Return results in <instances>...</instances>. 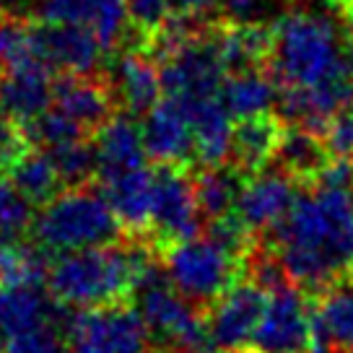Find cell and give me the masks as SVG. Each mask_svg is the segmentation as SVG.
Wrapping results in <instances>:
<instances>
[{
	"label": "cell",
	"mask_w": 353,
	"mask_h": 353,
	"mask_svg": "<svg viewBox=\"0 0 353 353\" xmlns=\"http://www.w3.org/2000/svg\"><path fill=\"white\" fill-rule=\"evenodd\" d=\"M276 252L286 278L325 288L353 270V190L320 185L301 192L276 226Z\"/></svg>",
	"instance_id": "obj_1"
},
{
	"label": "cell",
	"mask_w": 353,
	"mask_h": 353,
	"mask_svg": "<svg viewBox=\"0 0 353 353\" xmlns=\"http://www.w3.org/2000/svg\"><path fill=\"white\" fill-rule=\"evenodd\" d=\"M270 76L278 88L353 81V39L322 11H288L270 26Z\"/></svg>",
	"instance_id": "obj_2"
},
{
	"label": "cell",
	"mask_w": 353,
	"mask_h": 353,
	"mask_svg": "<svg viewBox=\"0 0 353 353\" xmlns=\"http://www.w3.org/2000/svg\"><path fill=\"white\" fill-rule=\"evenodd\" d=\"M151 273L156 265L143 247L112 242L60 254L47 268V288L63 307H107L130 296Z\"/></svg>",
	"instance_id": "obj_3"
},
{
	"label": "cell",
	"mask_w": 353,
	"mask_h": 353,
	"mask_svg": "<svg viewBox=\"0 0 353 353\" xmlns=\"http://www.w3.org/2000/svg\"><path fill=\"white\" fill-rule=\"evenodd\" d=\"M120 221L104 192L70 185L50 198L34 216L32 232L44 252H76L112 244L120 236Z\"/></svg>",
	"instance_id": "obj_4"
},
{
	"label": "cell",
	"mask_w": 353,
	"mask_h": 353,
	"mask_svg": "<svg viewBox=\"0 0 353 353\" xmlns=\"http://www.w3.org/2000/svg\"><path fill=\"white\" fill-rule=\"evenodd\" d=\"M244 257L221 247L213 236H188L166 244L164 276L192 304H213L242 281Z\"/></svg>",
	"instance_id": "obj_5"
},
{
	"label": "cell",
	"mask_w": 353,
	"mask_h": 353,
	"mask_svg": "<svg viewBox=\"0 0 353 353\" xmlns=\"http://www.w3.org/2000/svg\"><path fill=\"white\" fill-rule=\"evenodd\" d=\"M138 291V314L148 332L164 343L169 353H213L208 322L200 317L198 304H192L176 291L166 276L156 270L145 278Z\"/></svg>",
	"instance_id": "obj_6"
},
{
	"label": "cell",
	"mask_w": 353,
	"mask_h": 353,
	"mask_svg": "<svg viewBox=\"0 0 353 353\" xmlns=\"http://www.w3.org/2000/svg\"><path fill=\"white\" fill-rule=\"evenodd\" d=\"M151 332L138 309L107 304L68 322V353H145Z\"/></svg>",
	"instance_id": "obj_7"
},
{
	"label": "cell",
	"mask_w": 353,
	"mask_h": 353,
	"mask_svg": "<svg viewBox=\"0 0 353 353\" xmlns=\"http://www.w3.org/2000/svg\"><path fill=\"white\" fill-rule=\"evenodd\" d=\"M223 81H226V68L221 65L210 39L188 37L161 57L164 97L176 101L179 107L219 99Z\"/></svg>",
	"instance_id": "obj_8"
},
{
	"label": "cell",
	"mask_w": 353,
	"mask_h": 353,
	"mask_svg": "<svg viewBox=\"0 0 353 353\" xmlns=\"http://www.w3.org/2000/svg\"><path fill=\"white\" fill-rule=\"evenodd\" d=\"M252 345L254 353H317L314 312L296 286L283 281L268 291V304Z\"/></svg>",
	"instance_id": "obj_9"
},
{
	"label": "cell",
	"mask_w": 353,
	"mask_h": 353,
	"mask_svg": "<svg viewBox=\"0 0 353 353\" xmlns=\"http://www.w3.org/2000/svg\"><path fill=\"white\" fill-rule=\"evenodd\" d=\"M50 73L52 68L29 52L21 29L16 50L6 63V70L0 73V112H6L19 125H26L50 110L55 91Z\"/></svg>",
	"instance_id": "obj_10"
},
{
	"label": "cell",
	"mask_w": 353,
	"mask_h": 353,
	"mask_svg": "<svg viewBox=\"0 0 353 353\" xmlns=\"http://www.w3.org/2000/svg\"><path fill=\"white\" fill-rule=\"evenodd\" d=\"M23 42L32 55L65 76H91L107 55V47L94 34L65 23H37L23 29Z\"/></svg>",
	"instance_id": "obj_11"
},
{
	"label": "cell",
	"mask_w": 353,
	"mask_h": 353,
	"mask_svg": "<svg viewBox=\"0 0 353 353\" xmlns=\"http://www.w3.org/2000/svg\"><path fill=\"white\" fill-rule=\"evenodd\" d=\"M200 226V208L195 190L182 166L159 164L154 169V210H151V229L156 239L164 244L195 236Z\"/></svg>",
	"instance_id": "obj_12"
},
{
	"label": "cell",
	"mask_w": 353,
	"mask_h": 353,
	"mask_svg": "<svg viewBox=\"0 0 353 353\" xmlns=\"http://www.w3.org/2000/svg\"><path fill=\"white\" fill-rule=\"evenodd\" d=\"M268 291L257 281L252 283H234L229 291H223L213 304L205 322H208L210 341L216 348L236 351L252 343L257 325L263 320Z\"/></svg>",
	"instance_id": "obj_13"
},
{
	"label": "cell",
	"mask_w": 353,
	"mask_h": 353,
	"mask_svg": "<svg viewBox=\"0 0 353 353\" xmlns=\"http://www.w3.org/2000/svg\"><path fill=\"white\" fill-rule=\"evenodd\" d=\"M34 13L39 23L86 29L107 47V52L114 50L130 23L128 0H37Z\"/></svg>",
	"instance_id": "obj_14"
},
{
	"label": "cell",
	"mask_w": 353,
	"mask_h": 353,
	"mask_svg": "<svg viewBox=\"0 0 353 353\" xmlns=\"http://www.w3.org/2000/svg\"><path fill=\"white\" fill-rule=\"evenodd\" d=\"M296 179H291L286 172H252L244 176L239 198L234 205V213L252 229V232H268L288 216L291 205L296 203Z\"/></svg>",
	"instance_id": "obj_15"
},
{
	"label": "cell",
	"mask_w": 353,
	"mask_h": 353,
	"mask_svg": "<svg viewBox=\"0 0 353 353\" xmlns=\"http://www.w3.org/2000/svg\"><path fill=\"white\" fill-rule=\"evenodd\" d=\"M143 145L145 154L156 164L185 166L195 161V130L188 112L176 101L159 99L151 110L143 114Z\"/></svg>",
	"instance_id": "obj_16"
},
{
	"label": "cell",
	"mask_w": 353,
	"mask_h": 353,
	"mask_svg": "<svg viewBox=\"0 0 353 353\" xmlns=\"http://www.w3.org/2000/svg\"><path fill=\"white\" fill-rule=\"evenodd\" d=\"M94 161L99 176H114L145 166V145L141 125L132 120L130 112L112 114L110 120L94 130Z\"/></svg>",
	"instance_id": "obj_17"
},
{
	"label": "cell",
	"mask_w": 353,
	"mask_h": 353,
	"mask_svg": "<svg viewBox=\"0 0 353 353\" xmlns=\"http://www.w3.org/2000/svg\"><path fill=\"white\" fill-rule=\"evenodd\" d=\"M317 353H353V270L325 286L314 307Z\"/></svg>",
	"instance_id": "obj_18"
},
{
	"label": "cell",
	"mask_w": 353,
	"mask_h": 353,
	"mask_svg": "<svg viewBox=\"0 0 353 353\" xmlns=\"http://www.w3.org/2000/svg\"><path fill=\"white\" fill-rule=\"evenodd\" d=\"M110 91L130 114H145L161 99V68L143 52H125L110 70Z\"/></svg>",
	"instance_id": "obj_19"
},
{
	"label": "cell",
	"mask_w": 353,
	"mask_h": 353,
	"mask_svg": "<svg viewBox=\"0 0 353 353\" xmlns=\"http://www.w3.org/2000/svg\"><path fill=\"white\" fill-rule=\"evenodd\" d=\"M52 107L73 120L83 132L99 130L110 120L114 97L107 83H99L91 76H65L55 83Z\"/></svg>",
	"instance_id": "obj_20"
},
{
	"label": "cell",
	"mask_w": 353,
	"mask_h": 353,
	"mask_svg": "<svg viewBox=\"0 0 353 353\" xmlns=\"http://www.w3.org/2000/svg\"><path fill=\"white\" fill-rule=\"evenodd\" d=\"M60 314L52 294H44L39 283H8L0 281V353L19 332Z\"/></svg>",
	"instance_id": "obj_21"
},
{
	"label": "cell",
	"mask_w": 353,
	"mask_h": 353,
	"mask_svg": "<svg viewBox=\"0 0 353 353\" xmlns=\"http://www.w3.org/2000/svg\"><path fill=\"white\" fill-rule=\"evenodd\" d=\"M101 192L110 200L120 226L130 232L151 229V210H154V172L138 166L130 172L101 179Z\"/></svg>",
	"instance_id": "obj_22"
},
{
	"label": "cell",
	"mask_w": 353,
	"mask_h": 353,
	"mask_svg": "<svg viewBox=\"0 0 353 353\" xmlns=\"http://www.w3.org/2000/svg\"><path fill=\"white\" fill-rule=\"evenodd\" d=\"M283 130H286V125L281 122V117H273L270 112L236 120L232 135L234 166L252 174V172L265 169L270 161H276L278 143L283 138Z\"/></svg>",
	"instance_id": "obj_23"
},
{
	"label": "cell",
	"mask_w": 353,
	"mask_h": 353,
	"mask_svg": "<svg viewBox=\"0 0 353 353\" xmlns=\"http://www.w3.org/2000/svg\"><path fill=\"white\" fill-rule=\"evenodd\" d=\"M210 44L226 73L260 68L270 55V29L254 21H232L210 34Z\"/></svg>",
	"instance_id": "obj_24"
},
{
	"label": "cell",
	"mask_w": 353,
	"mask_h": 353,
	"mask_svg": "<svg viewBox=\"0 0 353 353\" xmlns=\"http://www.w3.org/2000/svg\"><path fill=\"white\" fill-rule=\"evenodd\" d=\"M221 101L234 120L265 114L278 104V83L263 68L232 70L221 86Z\"/></svg>",
	"instance_id": "obj_25"
},
{
	"label": "cell",
	"mask_w": 353,
	"mask_h": 353,
	"mask_svg": "<svg viewBox=\"0 0 353 353\" xmlns=\"http://www.w3.org/2000/svg\"><path fill=\"white\" fill-rule=\"evenodd\" d=\"M332 154L327 151L325 141H320L317 132L288 125L283 130V138L278 143L276 161L281 164V172H286L296 182H317L322 169L330 164Z\"/></svg>",
	"instance_id": "obj_26"
},
{
	"label": "cell",
	"mask_w": 353,
	"mask_h": 353,
	"mask_svg": "<svg viewBox=\"0 0 353 353\" xmlns=\"http://www.w3.org/2000/svg\"><path fill=\"white\" fill-rule=\"evenodd\" d=\"M244 182V172L239 166L213 164L203 166L200 174L192 179L195 200H198L200 216L205 219H219L232 213L239 198V190Z\"/></svg>",
	"instance_id": "obj_27"
},
{
	"label": "cell",
	"mask_w": 353,
	"mask_h": 353,
	"mask_svg": "<svg viewBox=\"0 0 353 353\" xmlns=\"http://www.w3.org/2000/svg\"><path fill=\"white\" fill-rule=\"evenodd\" d=\"M8 179L13 182V188L21 192L23 198L39 205V203H47L50 198H55L60 192V185L63 179L57 174V166L52 161V156L47 154H37V151H26V154L16 161L11 172H8Z\"/></svg>",
	"instance_id": "obj_28"
},
{
	"label": "cell",
	"mask_w": 353,
	"mask_h": 353,
	"mask_svg": "<svg viewBox=\"0 0 353 353\" xmlns=\"http://www.w3.org/2000/svg\"><path fill=\"white\" fill-rule=\"evenodd\" d=\"M23 130H26L29 143L44 145L47 151H50V148H57V145L81 141V138L86 135V132L78 128L76 122L68 120L65 114H63V112H57L55 107L44 110L39 117H34L32 122H26V125H23Z\"/></svg>",
	"instance_id": "obj_29"
},
{
	"label": "cell",
	"mask_w": 353,
	"mask_h": 353,
	"mask_svg": "<svg viewBox=\"0 0 353 353\" xmlns=\"http://www.w3.org/2000/svg\"><path fill=\"white\" fill-rule=\"evenodd\" d=\"M47 154L52 156L57 166V174L65 185H83L91 172H97V161H94V148L81 138L73 143L57 145L50 148Z\"/></svg>",
	"instance_id": "obj_30"
},
{
	"label": "cell",
	"mask_w": 353,
	"mask_h": 353,
	"mask_svg": "<svg viewBox=\"0 0 353 353\" xmlns=\"http://www.w3.org/2000/svg\"><path fill=\"white\" fill-rule=\"evenodd\" d=\"M34 203L23 198L19 190L13 188L11 179L0 176V236H13L32 229L34 221Z\"/></svg>",
	"instance_id": "obj_31"
},
{
	"label": "cell",
	"mask_w": 353,
	"mask_h": 353,
	"mask_svg": "<svg viewBox=\"0 0 353 353\" xmlns=\"http://www.w3.org/2000/svg\"><path fill=\"white\" fill-rule=\"evenodd\" d=\"M252 229L234 210L226 216H219V219H210L208 226V236H213L221 247H226L229 252H234L236 257H244V260L252 252Z\"/></svg>",
	"instance_id": "obj_32"
},
{
	"label": "cell",
	"mask_w": 353,
	"mask_h": 353,
	"mask_svg": "<svg viewBox=\"0 0 353 353\" xmlns=\"http://www.w3.org/2000/svg\"><path fill=\"white\" fill-rule=\"evenodd\" d=\"M128 16L138 34L151 39L172 19V3L169 0H128Z\"/></svg>",
	"instance_id": "obj_33"
},
{
	"label": "cell",
	"mask_w": 353,
	"mask_h": 353,
	"mask_svg": "<svg viewBox=\"0 0 353 353\" xmlns=\"http://www.w3.org/2000/svg\"><path fill=\"white\" fill-rule=\"evenodd\" d=\"M29 151L26 130L19 128V122L0 112V176H8L16 161Z\"/></svg>",
	"instance_id": "obj_34"
},
{
	"label": "cell",
	"mask_w": 353,
	"mask_h": 353,
	"mask_svg": "<svg viewBox=\"0 0 353 353\" xmlns=\"http://www.w3.org/2000/svg\"><path fill=\"white\" fill-rule=\"evenodd\" d=\"M325 145L332 156L353 159V107L335 114L325 130Z\"/></svg>",
	"instance_id": "obj_35"
},
{
	"label": "cell",
	"mask_w": 353,
	"mask_h": 353,
	"mask_svg": "<svg viewBox=\"0 0 353 353\" xmlns=\"http://www.w3.org/2000/svg\"><path fill=\"white\" fill-rule=\"evenodd\" d=\"M169 3H172V16L190 23L203 21L219 6V0H169Z\"/></svg>",
	"instance_id": "obj_36"
},
{
	"label": "cell",
	"mask_w": 353,
	"mask_h": 353,
	"mask_svg": "<svg viewBox=\"0 0 353 353\" xmlns=\"http://www.w3.org/2000/svg\"><path fill=\"white\" fill-rule=\"evenodd\" d=\"M219 6L232 21H254L263 8V0H219Z\"/></svg>",
	"instance_id": "obj_37"
},
{
	"label": "cell",
	"mask_w": 353,
	"mask_h": 353,
	"mask_svg": "<svg viewBox=\"0 0 353 353\" xmlns=\"http://www.w3.org/2000/svg\"><path fill=\"white\" fill-rule=\"evenodd\" d=\"M21 37V29L13 26V23H0V65L8 63V57L13 55L16 50V42Z\"/></svg>",
	"instance_id": "obj_38"
},
{
	"label": "cell",
	"mask_w": 353,
	"mask_h": 353,
	"mask_svg": "<svg viewBox=\"0 0 353 353\" xmlns=\"http://www.w3.org/2000/svg\"><path fill=\"white\" fill-rule=\"evenodd\" d=\"M341 11H343V21H345V32L353 39V0H343Z\"/></svg>",
	"instance_id": "obj_39"
},
{
	"label": "cell",
	"mask_w": 353,
	"mask_h": 353,
	"mask_svg": "<svg viewBox=\"0 0 353 353\" xmlns=\"http://www.w3.org/2000/svg\"><path fill=\"white\" fill-rule=\"evenodd\" d=\"M301 3H312V6H330V3H343V0H301Z\"/></svg>",
	"instance_id": "obj_40"
},
{
	"label": "cell",
	"mask_w": 353,
	"mask_h": 353,
	"mask_svg": "<svg viewBox=\"0 0 353 353\" xmlns=\"http://www.w3.org/2000/svg\"><path fill=\"white\" fill-rule=\"evenodd\" d=\"M226 353H247V351H242V348H236V351H226Z\"/></svg>",
	"instance_id": "obj_41"
},
{
	"label": "cell",
	"mask_w": 353,
	"mask_h": 353,
	"mask_svg": "<svg viewBox=\"0 0 353 353\" xmlns=\"http://www.w3.org/2000/svg\"><path fill=\"white\" fill-rule=\"evenodd\" d=\"M145 353H156V351H145Z\"/></svg>",
	"instance_id": "obj_42"
},
{
	"label": "cell",
	"mask_w": 353,
	"mask_h": 353,
	"mask_svg": "<svg viewBox=\"0 0 353 353\" xmlns=\"http://www.w3.org/2000/svg\"><path fill=\"white\" fill-rule=\"evenodd\" d=\"M0 3H3V0H0Z\"/></svg>",
	"instance_id": "obj_43"
}]
</instances>
